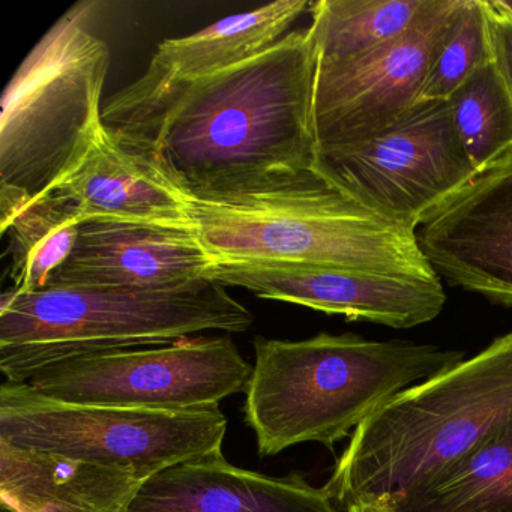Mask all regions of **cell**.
<instances>
[{"label":"cell","instance_id":"7c38bea8","mask_svg":"<svg viewBox=\"0 0 512 512\" xmlns=\"http://www.w3.org/2000/svg\"><path fill=\"white\" fill-rule=\"evenodd\" d=\"M415 233L437 275L512 307V152L476 172Z\"/></svg>","mask_w":512,"mask_h":512},{"label":"cell","instance_id":"ffe728a7","mask_svg":"<svg viewBox=\"0 0 512 512\" xmlns=\"http://www.w3.org/2000/svg\"><path fill=\"white\" fill-rule=\"evenodd\" d=\"M433 0H319L310 8L319 65L340 64L403 35Z\"/></svg>","mask_w":512,"mask_h":512},{"label":"cell","instance_id":"7a4b0ae2","mask_svg":"<svg viewBox=\"0 0 512 512\" xmlns=\"http://www.w3.org/2000/svg\"><path fill=\"white\" fill-rule=\"evenodd\" d=\"M244 416L262 457L301 443H335L397 395L463 361L464 353L409 341L326 332L307 340L254 338Z\"/></svg>","mask_w":512,"mask_h":512},{"label":"cell","instance_id":"30bf717a","mask_svg":"<svg viewBox=\"0 0 512 512\" xmlns=\"http://www.w3.org/2000/svg\"><path fill=\"white\" fill-rule=\"evenodd\" d=\"M458 4L433 0L395 40L340 64H317L319 151L364 142L418 103Z\"/></svg>","mask_w":512,"mask_h":512},{"label":"cell","instance_id":"7402d4cb","mask_svg":"<svg viewBox=\"0 0 512 512\" xmlns=\"http://www.w3.org/2000/svg\"><path fill=\"white\" fill-rule=\"evenodd\" d=\"M490 59L493 53L485 0H460L428 70L418 103L448 100L476 68Z\"/></svg>","mask_w":512,"mask_h":512},{"label":"cell","instance_id":"4fadbf2b","mask_svg":"<svg viewBox=\"0 0 512 512\" xmlns=\"http://www.w3.org/2000/svg\"><path fill=\"white\" fill-rule=\"evenodd\" d=\"M212 266L193 227L86 221L44 289H175L206 280Z\"/></svg>","mask_w":512,"mask_h":512},{"label":"cell","instance_id":"2e32d148","mask_svg":"<svg viewBox=\"0 0 512 512\" xmlns=\"http://www.w3.org/2000/svg\"><path fill=\"white\" fill-rule=\"evenodd\" d=\"M146 479L0 440V502L17 512H127Z\"/></svg>","mask_w":512,"mask_h":512},{"label":"cell","instance_id":"8992f818","mask_svg":"<svg viewBox=\"0 0 512 512\" xmlns=\"http://www.w3.org/2000/svg\"><path fill=\"white\" fill-rule=\"evenodd\" d=\"M95 2L64 14L32 49L2 98L0 187L47 190L103 121L109 46L86 28Z\"/></svg>","mask_w":512,"mask_h":512},{"label":"cell","instance_id":"9c48e42d","mask_svg":"<svg viewBox=\"0 0 512 512\" xmlns=\"http://www.w3.org/2000/svg\"><path fill=\"white\" fill-rule=\"evenodd\" d=\"M251 371L235 341L220 335L64 359L29 383L64 403L178 412L220 406L245 391Z\"/></svg>","mask_w":512,"mask_h":512},{"label":"cell","instance_id":"cb8c5ba5","mask_svg":"<svg viewBox=\"0 0 512 512\" xmlns=\"http://www.w3.org/2000/svg\"><path fill=\"white\" fill-rule=\"evenodd\" d=\"M347 512H397L391 506L380 502H358L346 509Z\"/></svg>","mask_w":512,"mask_h":512},{"label":"cell","instance_id":"6da1fadb","mask_svg":"<svg viewBox=\"0 0 512 512\" xmlns=\"http://www.w3.org/2000/svg\"><path fill=\"white\" fill-rule=\"evenodd\" d=\"M316 34H287L223 73L145 97L116 94L103 122L164 184L190 196H226L316 170Z\"/></svg>","mask_w":512,"mask_h":512},{"label":"cell","instance_id":"5b68a950","mask_svg":"<svg viewBox=\"0 0 512 512\" xmlns=\"http://www.w3.org/2000/svg\"><path fill=\"white\" fill-rule=\"evenodd\" d=\"M254 316L226 286L200 280L167 290L11 289L0 299V371L32 377L76 356L164 346L203 331L239 334Z\"/></svg>","mask_w":512,"mask_h":512},{"label":"cell","instance_id":"3957f363","mask_svg":"<svg viewBox=\"0 0 512 512\" xmlns=\"http://www.w3.org/2000/svg\"><path fill=\"white\" fill-rule=\"evenodd\" d=\"M511 419L512 331L365 419L323 490L346 509L391 505L424 490Z\"/></svg>","mask_w":512,"mask_h":512},{"label":"cell","instance_id":"d6986e66","mask_svg":"<svg viewBox=\"0 0 512 512\" xmlns=\"http://www.w3.org/2000/svg\"><path fill=\"white\" fill-rule=\"evenodd\" d=\"M10 236L11 278L17 292L41 290L67 262L83 220L68 200L40 194L10 215L0 217Z\"/></svg>","mask_w":512,"mask_h":512},{"label":"cell","instance_id":"d4e9b609","mask_svg":"<svg viewBox=\"0 0 512 512\" xmlns=\"http://www.w3.org/2000/svg\"><path fill=\"white\" fill-rule=\"evenodd\" d=\"M0 512H17L14 511L11 506L5 505V503L0 502Z\"/></svg>","mask_w":512,"mask_h":512},{"label":"cell","instance_id":"44dd1931","mask_svg":"<svg viewBox=\"0 0 512 512\" xmlns=\"http://www.w3.org/2000/svg\"><path fill=\"white\" fill-rule=\"evenodd\" d=\"M448 103L476 172L512 152V95L493 59L476 68Z\"/></svg>","mask_w":512,"mask_h":512},{"label":"cell","instance_id":"5bb4252c","mask_svg":"<svg viewBox=\"0 0 512 512\" xmlns=\"http://www.w3.org/2000/svg\"><path fill=\"white\" fill-rule=\"evenodd\" d=\"M127 512H340L302 476L283 478L233 466L220 454L161 470L143 482Z\"/></svg>","mask_w":512,"mask_h":512},{"label":"cell","instance_id":"ba28073f","mask_svg":"<svg viewBox=\"0 0 512 512\" xmlns=\"http://www.w3.org/2000/svg\"><path fill=\"white\" fill-rule=\"evenodd\" d=\"M316 170L364 208L413 232L476 175L448 100L416 103L364 142L320 149Z\"/></svg>","mask_w":512,"mask_h":512},{"label":"cell","instance_id":"8fae6325","mask_svg":"<svg viewBox=\"0 0 512 512\" xmlns=\"http://www.w3.org/2000/svg\"><path fill=\"white\" fill-rule=\"evenodd\" d=\"M208 278L259 298L398 329L431 322L446 301L439 277H392L329 266L218 263Z\"/></svg>","mask_w":512,"mask_h":512},{"label":"cell","instance_id":"9a60e30c","mask_svg":"<svg viewBox=\"0 0 512 512\" xmlns=\"http://www.w3.org/2000/svg\"><path fill=\"white\" fill-rule=\"evenodd\" d=\"M44 193L68 200L83 223L193 227L179 194L125 151L103 121Z\"/></svg>","mask_w":512,"mask_h":512},{"label":"cell","instance_id":"e0dca14e","mask_svg":"<svg viewBox=\"0 0 512 512\" xmlns=\"http://www.w3.org/2000/svg\"><path fill=\"white\" fill-rule=\"evenodd\" d=\"M311 4L308 0H280L226 17L188 37L163 41L146 73L118 94L145 97L244 64L283 40L290 26L310 11Z\"/></svg>","mask_w":512,"mask_h":512},{"label":"cell","instance_id":"ac0fdd59","mask_svg":"<svg viewBox=\"0 0 512 512\" xmlns=\"http://www.w3.org/2000/svg\"><path fill=\"white\" fill-rule=\"evenodd\" d=\"M397 512H512V419L488 433Z\"/></svg>","mask_w":512,"mask_h":512},{"label":"cell","instance_id":"603a6c76","mask_svg":"<svg viewBox=\"0 0 512 512\" xmlns=\"http://www.w3.org/2000/svg\"><path fill=\"white\" fill-rule=\"evenodd\" d=\"M485 5L493 61L512 95V10L505 0H485Z\"/></svg>","mask_w":512,"mask_h":512},{"label":"cell","instance_id":"52a82bcc","mask_svg":"<svg viewBox=\"0 0 512 512\" xmlns=\"http://www.w3.org/2000/svg\"><path fill=\"white\" fill-rule=\"evenodd\" d=\"M226 433L220 406L178 412L80 406L46 397L31 383L5 380L0 386V440L121 467L143 479L220 454Z\"/></svg>","mask_w":512,"mask_h":512},{"label":"cell","instance_id":"277c9868","mask_svg":"<svg viewBox=\"0 0 512 512\" xmlns=\"http://www.w3.org/2000/svg\"><path fill=\"white\" fill-rule=\"evenodd\" d=\"M178 194L214 265L289 263L439 277L413 230L364 208L317 170L247 193Z\"/></svg>","mask_w":512,"mask_h":512}]
</instances>
